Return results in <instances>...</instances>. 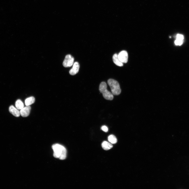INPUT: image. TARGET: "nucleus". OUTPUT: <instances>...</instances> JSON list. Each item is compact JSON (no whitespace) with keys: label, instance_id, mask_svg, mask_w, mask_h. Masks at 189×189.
Returning a JSON list of instances; mask_svg holds the SVG:
<instances>
[{"label":"nucleus","instance_id":"obj_12","mask_svg":"<svg viewBox=\"0 0 189 189\" xmlns=\"http://www.w3.org/2000/svg\"><path fill=\"white\" fill-rule=\"evenodd\" d=\"M16 108L19 110H21L24 107V105L23 102L20 99L17 100L15 104Z\"/></svg>","mask_w":189,"mask_h":189},{"label":"nucleus","instance_id":"obj_7","mask_svg":"<svg viewBox=\"0 0 189 189\" xmlns=\"http://www.w3.org/2000/svg\"><path fill=\"white\" fill-rule=\"evenodd\" d=\"M80 68V65L77 62L74 63L73 65L72 68L69 72L70 74L72 75H75L77 74L79 72Z\"/></svg>","mask_w":189,"mask_h":189},{"label":"nucleus","instance_id":"obj_10","mask_svg":"<svg viewBox=\"0 0 189 189\" xmlns=\"http://www.w3.org/2000/svg\"><path fill=\"white\" fill-rule=\"evenodd\" d=\"M102 148L105 150H108L112 148L113 146L111 143L106 141L103 142L102 144Z\"/></svg>","mask_w":189,"mask_h":189},{"label":"nucleus","instance_id":"obj_8","mask_svg":"<svg viewBox=\"0 0 189 189\" xmlns=\"http://www.w3.org/2000/svg\"><path fill=\"white\" fill-rule=\"evenodd\" d=\"M9 110L11 114L15 117H18L20 116V112L18 109L15 108L13 106H10L9 108Z\"/></svg>","mask_w":189,"mask_h":189},{"label":"nucleus","instance_id":"obj_9","mask_svg":"<svg viewBox=\"0 0 189 189\" xmlns=\"http://www.w3.org/2000/svg\"><path fill=\"white\" fill-rule=\"evenodd\" d=\"M112 59L113 62L117 65L119 66H123V63L121 62L119 59L117 54H115L113 55Z\"/></svg>","mask_w":189,"mask_h":189},{"label":"nucleus","instance_id":"obj_13","mask_svg":"<svg viewBox=\"0 0 189 189\" xmlns=\"http://www.w3.org/2000/svg\"><path fill=\"white\" fill-rule=\"evenodd\" d=\"M108 140L112 144H115L117 142V138L115 135H110L108 137Z\"/></svg>","mask_w":189,"mask_h":189},{"label":"nucleus","instance_id":"obj_6","mask_svg":"<svg viewBox=\"0 0 189 189\" xmlns=\"http://www.w3.org/2000/svg\"><path fill=\"white\" fill-rule=\"evenodd\" d=\"M31 109V108L29 106H27V107H24L20 111V115L23 117H26L29 115Z\"/></svg>","mask_w":189,"mask_h":189},{"label":"nucleus","instance_id":"obj_11","mask_svg":"<svg viewBox=\"0 0 189 189\" xmlns=\"http://www.w3.org/2000/svg\"><path fill=\"white\" fill-rule=\"evenodd\" d=\"M35 101V97L32 96L27 98L25 100V102L26 106H29L34 103Z\"/></svg>","mask_w":189,"mask_h":189},{"label":"nucleus","instance_id":"obj_16","mask_svg":"<svg viewBox=\"0 0 189 189\" xmlns=\"http://www.w3.org/2000/svg\"><path fill=\"white\" fill-rule=\"evenodd\" d=\"M101 129L105 132H107L108 131V127L105 126H102L101 128Z\"/></svg>","mask_w":189,"mask_h":189},{"label":"nucleus","instance_id":"obj_15","mask_svg":"<svg viewBox=\"0 0 189 189\" xmlns=\"http://www.w3.org/2000/svg\"><path fill=\"white\" fill-rule=\"evenodd\" d=\"M184 37L182 35L178 34L176 36V39L181 40H183Z\"/></svg>","mask_w":189,"mask_h":189},{"label":"nucleus","instance_id":"obj_5","mask_svg":"<svg viewBox=\"0 0 189 189\" xmlns=\"http://www.w3.org/2000/svg\"><path fill=\"white\" fill-rule=\"evenodd\" d=\"M118 57L121 62L123 63H126L128 60V54L127 51L123 50L118 55Z\"/></svg>","mask_w":189,"mask_h":189},{"label":"nucleus","instance_id":"obj_3","mask_svg":"<svg viewBox=\"0 0 189 189\" xmlns=\"http://www.w3.org/2000/svg\"><path fill=\"white\" fill-rule=\"evenodd\" d=\"M107 85L105 82H101L99 86V90L100 92L102 94L106 100H112L113 99V96L107 89Z\"/></svg>","mask_w":189,"mask_h":189},{"label":"nucleus","instance_id":"obj_2","mask_svg":"<svg viewBox=\"0 0 189 189\" xmlns=\"http://www.w3.org/2000/svg\"><path fill=\"white\" fill-rule=\"evenodd\" d=\"M108 82L113 95H118L121 93V89L118 81L113 79H110L108 80Z\"/></svg>","mask_w":189,"mask_h":189},{"label":"nucleus","instance_id":"obj_14","mask_svg":"<svg viewBox=\"0 0 189 189\" xmlns=\"http://www.w3.org/2000/svg\"><path fill=\"white\" fill-rule=\"evenodd\" d=\"M183 43V40L176 39L175 41V44L176 45L180 46Z\"/></svg>","mask_w":189,"mask_h":189},{"label":"nucleus","instance_id":"obj_1","mask_svg":"<svg viewBox=\"0 0 189 189\" xmlns=\"http://www.w3.org/2000/svg\"><path fill=\"white\" fill-rule=\"evenodd\" d=\"M54 150V157L60 160H64L66 158L67 151L63 146L58 144H56L52 146Z\"/></svg>","mask_w":189,"mask_h":189},{"label":"nucleus","instance_id":"obj_4","mask_svg":"<svg viewBox=\"0 0 189 189\" xmlns=\"http://www.w3.org/2000/svg\"><path fill=\"white\" fill-rule=\"evenodd\" d=\"M74 58L70 55H66L63 63V65L65 67H70L74 63Z\"/></svg>","mask_w":189,"mask_h":189}]
</instances>
